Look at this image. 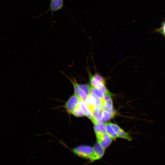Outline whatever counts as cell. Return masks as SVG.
Returning a JSON list of instances; mask_svg holds the SVG:
<instances>
[{"label":"cell","instance_id":"cell-12","mask_svg":"<svg viewBox=\"0 0 165 165\" xmlns=\"http://www.w3.org/2000/svg\"><path fill=\"white\" fill-rule=\"evenodd\" d=\"M101 122L108 121L114 117V116L108 111L102 109Z\"/></svg>","mask_w":165,"mask_h":165},{"label":"cell","instance_id":"cell-10","mask_svg":"<svg viewBox=\"0 0 165 165\" xmlns=\"http://www.w3.org/2000/svg\"><path fill=\"white\" fill-rule=\"evenodd\" d=\"M105 132L111 139H115L118 137L117 134L111 127L109 123H105Z\"/></svg>","mask_w":165,"mask_h":165},{"label":"cell","instance_id":"cell-13","mask_svg":"<svg viewBox=\"0 0 165 165\" xmlns=\"http://www.w3.org/2000/svg\"><path fill=\"white\" fill-rule=\"evenodd\" d=\"M90 94H94L101 99H102L104 94V92L101 90L91 86Z\"/></svg>","mask_w":165,"mask_h":165},{"label":"cell","instance_id":"cell-2","mask_svg":"<svg viewBox=\"0 0 165 165\" xmlns=\"http://www.w3.org/2000/svg\"><path fill=\"white\" fill-rule=\"evenodd\" d=\"M80 100L79 97L74 94L69 98L64 105V107L68 113H72L78 105Z\"/></svg>","mask_w":165,"mask_h":165},{"label":"cell","instance_id":"cell-16","mask_svg":"<svg viewBox=\"0 0 165 165\" xmlns=\"http://www.w3.org/2000/svg\"><path fill=\"white\" fill-rule=\"evenodd\" d=\"M77 96L79 97L80 100L85 102H86L87 97V95L86 93L80 88Z\"/></svg>","mask_w":165,"mask_h":165},{"label":"cell","instance_id":"cell-8","mask_svg":"<svg viewBox=\"0 0 165 165\" xmlns=\"http://www.w3.org/2000/svg\"><path fill=\"white\" fill-rule=\"evenodd\" d=\"M92 116V122L95 124L97 123L101 122V109L96 110L93 109H90Z\"/></svg>","mask_w":165,"mask_h":165},{"label":"cell","instance_id":"cell-1","mask_svg":"<svg viewBox=\"0 0 165 165\" xmlns=\"http://www.w3.org/2000/svg\"><path fill=\"white\" fill-rule=\"evenodd\" d=\"M71 151L77 156L84 159L90 160L93 154V147L86 145H81L73 148Z\"/></svg>","mask_w":165,"mask_h":165},{"label":"cell","instance_id":"cell-14","mask_svg":"<svg viewBox=\"0 0 165 165\" xmlns=\"http://www.w3.org/2000/svg\"><path fill=\"white\" fill-rule=\"evenodd\" d=\"M71 114L77 117H81L84 116L79 105L73 110Z\"/></svg>","mask_w":165,"mask_h":165},{"label":"cell","instance_id":"cell-6","mask_svg":"<svg viewBox=\"0 0 165 165\" xmlns=\"http://www.w3.org/2000/svg\"><path fill=\"white\" fill-rule=\"evenodd\" d=\"M64 6L63 0H50L48 10L53 13L61 10Z\"/></svg>","mask_w":165,"mask_h":165},{"label":"cell","instance_id":"cell-15","mask_svg":"<svg viewBox=\"0 0 165 165\" xmlns=\"http://www.w3.org/2000/svg\"><path fill=\"white\" fill-rule=\"evenodd\" d=\"M91 87L89 85L87 84H79V88L86 93L87 96L90 94Z\"/></svg>","mask_w":165,"mask_h":165},{"label":"cell","instance_id":"cell-5","mask_svg":"<svg viewBox=\"0 0 165 165\" xmlns=\"http://www.w3.org/2000/svg\"><path fill=\"white\" fill-rule=\"evenodd\" d=\"M110 124L118 137L126 139L130 141L133 140V138L128 133L125 132L117 125L111 123Z\"/></svg>","mask_w":165,"mask_h":165},{"label":"cell","instance_id":"cell-7","mask_svg":"<svg viewBox=\"0 0 165 165\" xmlns=\"http://www.w3.org/2000/svg\"><path fill=\"white\" fill-rule=\"evenodd\" d=\"M90 81L92 87L101 89L103 86H105V83L103 82L96 78L89 71L88 72Z\"/></svg>","mask_w":165,"mask_h":165},{"label":"cell","instance_id":"cell-11","mask_svg":"<svg viewBox=\"0 0 165 165\" xmlns=\"http://www.w3.org/2000/svg\"><path fill=\"white\" fill-rule=\"evenodd\" d=\"M94 129L95 134L105 132V124L103 122L96 123L94 124Z\"/></svg>","mask_w":165,"mask_h":165},{"label":"cell","instance_id":"cell-9","mask_svg":"<svg viewBox=\"0 0 165 165\" xmlns=\"http://www.w3.org/2000/svg\"><path fill=\"white\" fill-rule=\"evenodd\" d=\"M78 105L84 115L91 120L92 116L91 112L85 102L80 100Z\"/></svg>","mask_w":165,"mask_h":165},{"label":"cell","instance_id":"cell-17","mask_svg":"<svg viewBox=\"0 0 165 165\" xmlns=\"http://www.w3.org/2000/svg\"><path fill=\"white\" fill-rule=\"evenodd\" d=\"M162 34L165 38V20L162 23L160 27L155 30Z\"/></svg>","mask_w":165,"mask_h":165},{"label":"cell","instance_id":"cell-3","mask_svg":"<svg viewBox=\"0 0 165 165\" xmlns=\"http://www.w3.org/2000/svg\"><path fill=\"white\" fill-rule=\"evenodd\" d=\"M96 135L97 142L105 150L110 145L112 142V139L106 132L96 134Z\"/></svg>","mask_w":165,"mask_h":165},{"label":"cell","instance_id":"cell-4","mask_svg":"<svg viewBox=\"0 0 165 165\" xmlns=\"http://www.w3.org/2000/svg\"><path fill=\"white\" fill-rule=\"evenodd\" d=\"M93 148V154L90 160L91 162L101 159L104 156L105 150L97 142L94 145Z\"/></svg>","mask_w":165,"mask_h":165}]
</instances>
